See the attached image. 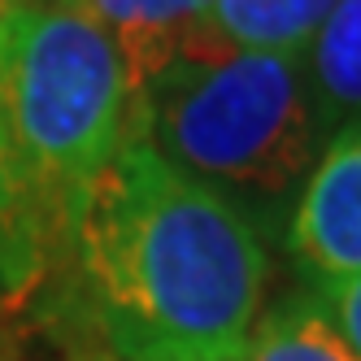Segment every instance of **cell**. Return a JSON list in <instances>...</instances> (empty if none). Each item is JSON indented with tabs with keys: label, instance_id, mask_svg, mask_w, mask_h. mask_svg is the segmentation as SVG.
Segmentation results:
<instances>
[{
	"label": "cell",
	"instance_id": "cell-7",
	"mask_svg": "<svg viewBox=\"0 0 361 361\" xmlns=\"http://www.w3.org/2000/svg\"><path fill=\"white\" fill-rule=\"evenodd\" d=\"M335 0H209L200 35L252 53H305Z\"/></svg>",
	"mask_w": 361,
	"mask_h": 361
},
{
	"label": "cell",
	"instance_id": "cell-12",
	"mask_svg": "<svg viewBox=\"0 0 361 361\" xmlns=\"http://www.w3.org/2000/svg\"><path fill=\"white\" fill-rule=\"evenodd\" d=\"M0 5H5V0H0Z\"/></svg>",
	"mask_w": 361,
	"mask_h": 361
},
{
	"label": "cell",
	"instance_id": "cell-1",
	"mask_svg": "<svg viewBox=\"0 0 361 361\" xmlns=\"http://www.w3.org/2000/svg\"><path fill=\"white\" fill-rule=\"evenodd\" d=\"M66 235L114 353L240 361L266 314L262 226L131 131L87 183Z\"/></svg>",
	"mask_w": 361,
	"mask_h": 361
},
{
	"label": "cell",
	"instance_id": "cell-3",
	"mask_svg": "<svg viewBox=\"0 0 361 361\" xmlns=\"http://www.w3.org/2000/svg\"><path fill=\"white\" fill-rule=\"evenodd\" d=\"M126 131L257 226L296 200L322 148L305 53H252L200 31L131 92Z\"/></svg>",
	"mask_w": 361,
	"mask_h": 361
},
{
	"label": "cell",
	"instance_id": "cell-8",
	"mask_svg": "<svg viewBox=\"0 0 361 361\" xmlns=\"http://www.w3.org/2000/svg\"><path fill=\"white\" fill-rule=\"evenodd\" d=\"M240 361H357L314 292L292 296L257 318Z\"/></svg>",
	"mask_w": 361,
	"mask_h": 361
},
{
	"label": "cell",
	"instance_id": "cell-4",
	"mask_svg": "<svg viewBox=\"0 0 361 361\" xmlns=\"http://www.w3.org/2000/svg\"><path fill=\"white\" fill-rule=\"evenodd\" d=\"M288 248L314 292L361 274V122L322 140L292 200Z\"/></svg>",
	"mask_w": 361,
	"mask_h": 361
},
{
	"label": "cell",
	"instance_id": "cell-6",
	"mask_svg": "<svg viewBox=\"0 0 361 361\" xmlns=\"http://www.w3.org/2000/svg\"><path fill=\"white\" fill-rule=\"evenodd\" d=\"M305 79L322 140L361 122V0H335L305 48Z\"/></svg>",
	"mask_w": 361,
	"mask_h": 361
},
{
	"label": "cell",
	"instance_id": "cell-2",
	"mask_svg": "<svg viewBox=\"0 0 361 361\" xmlns=\"http://www.w3.org/2000/svg\"><path fill=\"white\" fill-rule=\"evenodd\" d=\"M131 126V79L96 22L44 5H0V226L22 240L70 231L87 183Z\"/></svg>",
	"mask_w": 361,
	"mask_h": 361
},
{
	"label": "cell",
	"instance_id": "cell-10",
	"mask_svg": "<svg viewBox=\"0 0 361 361\" xmlns=\"http://www.w3.org/2000/svg\"><path fill=\"white\" fill-rule=\"evenodd\" d=\"M96 361H152V357H126V353H114V348H105Z\"/></svg>",
	"mask_w": 361,
	"mask_h": 361
},
{
	"label": "cell",
	"instance_id": "cell-5",
	"mask_svg": "<svg viewBox=\"0 0 361 361\" xmlns=\"http://www.w3.org/2000/svg\"><path fill=\"white\" fill-rule=\"evenodd\" d=\"M44 5H57L96 22L118 44L131 92L174 48H183L209 13V0H44Z\"/></svg>",
	"mask_w": 361,
	"mask_h": 361
},
{
	"label": "cell",
	"instance_id": "cell-9",
	"mask_svg": "<svg viewBox=\"0 0 361 361\" xmlns=\"http://www.w3.org/2000/svg\"><path fill=\"white\" fill-rule=\"evenodd\" d=\"M318 305L326 309V318L335 322V331L344 335V344L357 353L361 361V274L340 279V283H326V288L314 292Z\"/></svg>",
	"mask_w": 361,
	"mask_h": 361
},
{
	"label": "cell",
	"instance_id": "cell-11",
	"mask_svg": "<svg viewBox=\"0 0 361 361\" xmlns=\"http://www.w3.org/2000/svg\"><path fill=\"white\" fill-rule=\"evenodd\" d=\"M0 361H13V344H9V335H5V326H0Z\"/></svg>",
	"mask_w": 361,
	"mask_h": 361
}]
</instances>
